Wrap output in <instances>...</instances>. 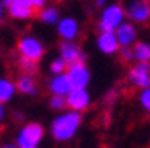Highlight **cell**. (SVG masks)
I'll list each match as a JSON object with an SVG mask.
<instances>
[{
	"instance_id": "4fadbf2b",
	"label": "cell",
	"mask_w": 150,
	"mask_h": 148,
	"mask_svg": "<svg viewBox=\"0 0 150 148\" xmlns=\"http://www.w3.org/2000/svg\"><path fill=\"white\" fill-rule=\"evenodd\" d=\"M96 47L105 56H114L121 49L114 31H100L96 37Z\"/></svg>"
},
{
	"instance_id": "d4e9b609",
	"label": "cell",
	"mask_w": 150,
	"mask_h": 148,
	"mask_svg": "<svg viewBox=\"0 0 150 148\" xmlns=\"http://www.w3.org/2000/svg\"><path fill=\"white\" fill-rule=\"evenodd\" d=\"M106 5H108L106 4V0H95V7L96 8H105Z\"/></svg>"
},
{
	"instance_id": "9a60e30c",
	"label": "cell",
	"mask_w": 150,
	"mask_h": 148,
	"mask_svg": "<svg viewBox=\"0 0 150 148\" xmlns=\"http://www.w3.org/2000/svg\"><path fill=\"white\" fill-rule=\"evenodd\" d=\"M15 86L16 91L23 93V94H30V96L38 94V83L33 75H20L18 80L15 82Z\"/></svg>"
},
{
	"instance_id": "44dd1931",
	"label": "cell",
	"mask_w": 150,
	"mask_h": 148,
	"mask_svg": "<svg viewBox=\"0 0 150 148\" xmlns=\"http://www.w3.org/2000/svg\"><path fill=\"white\" fill-rule=\"evenodd\" d=\"M65 70H67V65H65V62L60 57H57V59H54L52 62H51V65H49V72L52 75H60V73H65Z\"/></svg>"
},
{
	"instance_id": "52a82bcc",
	"label": "cell",
	"mask_w": 150,
	"mask_h": 148,
	"mask_svg": "<svg viewBox=\"0 0 150 148\" xmlns=\"http://www.w3.org/2000/svg\"><path fill=\"white\" fill-rule=\"evenodd\" d=\"M65 75L70 80L72 88H86L90 85L91 73L85 62H77V63H72V65H67Z\"/></svg>"
},
{
	"instance_id": "8992f818",
	"label": "cell",
	"mask_w": 150,
	"mask_h": 148,
	"mask_svg": "<svg viewBox=\"0 0 150 148\" xmlns=\"http://www.w3.org/2000/svg\"><path fill=\"white\" fill-rule=\"evenodd\" d=\"M127 82L140 90L150 86V62H135L127 72Z\"/></svg>"
},
{
	"instance_id": "7c38bea8",
	"label": "cell",
	"mask_w": 150,
	"mask_h": 148,
	"mask_svg": "<svg viewBox=\"0 0 150 148\" xmlns=\"http://www.w3.org/2000/svg\"><path fill=\"white\" fill-rule=\"evenodd\" d=\"M57 33L62 41H75L80 34V23L74 16H64L57 21Z\"/></svg>"
},
{
	"instance_id": "9c48e42d",
	"label": "cell",
	"mask_w": 150,
	"mask_h": 148,
	"mask_svg": "<svg viewBox=\"0 0 150 148\" xmlns=\"http://www.w3.org/2000/svg\"><path fill=\"white\" fill-rule=\"evenodd\" d=\"M116 34V39L119 42L121 47H132L135 42L139 41V30H137V25L131 21H124L114 30Z\"/></svg>"
},
{
	"instance_id": "6da1fadb",
	"label": "cell",
	"mask_w": 150,
	"mask_h": 148,
	"mask_svg": "<svg viewBox=\"0 0 150 148\" xmlns=\"http://www.w3.org/2000/svg\"><path fill=\"white\" fill-rule=\"evenodd\" d=\"M83 122L82 112L77 111H64L59 114L51 124V135L57 142H69L77 135Z\"/></svg>"
},
{
	"instance_id": "2e32d148",
	"label": "cell",
	"mask_w": 150,
	"mask_h": 148,
	"mask_svg": "<svg viewBox=\"0 0 150 148\" xmlns=\"http://www.w3.org/2000/svg\"><path fill=\"white\" fill-rule=\"evenodd\" d=\"M134 62H150V42L137 41L132 46Z\"/></svg>"
},
{
	"instance_id": "ffe728a7",
	"label": "cell",
	"mask_w": 150,
	"mask_h": 148,
	"mask_svg": "<svg viewBox=\"0 0 150 148\" xmlns=\"http://www.w3.org/2000/svg\"><path fill=\"white\" fill-rule=\"evenodd\" d=\"M139 104L147 114H150V86L139 91Z\"/></svg>"
},
{
	"instance_id": "484cf974",
	"label": "cell",
	"mask_w": 150,
	"mask_h": 148,
	"mask_svg": "<svg viewBox=\"0 0 150 148\" xmlns=\"http://www.w3.org/2000/svg\"><path fill=\"white\" fill-rule=\"evenodd\" d=\"M4 119H5V107H4V104L0 103V127H2V122H4Z\"/></svg>"
},
{
	"instance_id": "cb8c5ba5",
	"label": "cell",
	"mask_w": 150,
	"mask_h": 148,
	"mask_svg": "<svg viewBox=\"0 0 150 148\" xmlns=\"http://www.w3.org/2000/svg\"><path fill=\"white\" fill-rule=\"evenodd\" d=\"M46 4H47V0H33V5H34V10H41V8L46 7Z\"/></svg>"
},
{
	"instance_id": "ba28073f",
	"label": "cell",
	"mask_w": 150,
	"mask_h": 148,
	"mask_svg": "<svg viewBox=\"0 0 150 148\" xmlns=\"http://www.w3.org/2000/svg\"><path fill=\"white\" fill-rule=\"evenodd\" d=\"M91 96L86 88H72L65 96V104L70 111L83 112L90 107Z\"/></svg>"
},
{
	"instance_id": "5bb4252c",
	"label": "cell",
	"mask_w": 150,
	"mask_h": 148,
	"mask_svg": "<svg viewBox=\"0 0 150 148\" xmlns=\"http://www.w3.org/2000/svg\"><path fill=\"white\" fill-rule=\"evenodd\" d=\"M47 88L51 91V94L56 96H67V93L72 90V83L69 80V77L65 73L60 75H54L47 83Z\"/></svg>"
},
{
	"instance_id": "83f0119b",
	"label": "cell",
	"mask_w": 150,
	"mask_h": 148,
	"mask_svg": "<svg viewBox=\"0 0 150 148\" xmlns=\"http://www.w3.org/2000/svg\"><path fill=\"white\" fill-rule=\"evenodd\" d=\"M0 148H18L16 145H11V143H5V145H2Z\"/></svg>"
},
{
	"instance_id": "30bf717a",
	"label": "cell",
	"mask_w": 150,
	"mask_h": 148,
	"mask_svg": "<svg viewBox=\"0 0 150 148\" xmlns=\"http://www.w3.org/2000/svg\"><path fill=\"white\" fill-rule=\"evenodd\" d=\"M59 52L60 59L65 62V65L85 62V52L82 51V46L77 41H62L59 46Z\"/></svg>"
},
{
	"instance_id": "d6986e66",
	"label": "cell",
	"mask_w": 150,
	"mask_h": 148,
	"mask_svg": "<svg viewBox=\"0 0 150 148\" xmlns=\"http://www.w3.org/2000/svg\"><path fill=\"white\" fill-rule=\"evenodd\" d=\"M18 67H20V70H21L23 75H33L36 73V62H33V60L30 59H25V57L20 56L18 57Z\"/></svg>"
},
{
	"instance_id": "8fae6325",
	"label": "cell",
	"mask_w": 150,
	"mask_h": 148,
	"mask_svg": "<svg viewBox=\"0 0 150 148\" xmlns=\"http://www.w3.org/2000/svg\"><path fill=\"white\" fill-rule=\"evenodd\" d=\"M7 10L15 20H30L36 13L33 0H10Z\"/></svg>"
},
{
	"instance_id": "7a4b0ae2",
	"label": "cell",
	"mask_w": 150,
	"mask_h": 148,
	"mask_svg": "<svg viewBox=\"0 0 150 148\" xmlns=\"http://www.w3.org/2000/svg\"><path fill=\"white\" fill-rule=\"evenodd\" d=\"M126 21V10L121 4H108L101 8V15L98 20V31H114L121 23Z\"/></svg>"
},
{
	"instance_id": "3957f363",
	"label": "cell",
	"mask_w": 150,
	"mask_h": 148,
	"mask_svg": "<svg viewBox=\"0 0 150 148\" xmlns=\"http://www.w3.org/2000/svg\"><path fill=\"white\" fill-rule=\"evenodd\" d=\"M44 137V127L38 122H30L23 125L16 135V147L18 148H38Z\"/></svg>"
},
{
	"instance_id": "603a6c76",
	"label": "cell",
	"mask_w": 150,
	"mask_h": 148,
	"mask_svg": "<svg viewBox=\"0 0 150 148\" xmlns=\"http://www.w3.org/2000/svg\"><path fill=\"white\" fill-rule=\"evenodd\" d=\"M117 54L121 56V59H122L124 62H134V54H132V47H121Z\"/></svg>"
},
{
	"instance_id": "7402d4cb",
	"label": "cell",
	"mask_w": 150,
	"mask_h": 148,
	"mask_svg": "<svg viewBox=\"0 0 150 148\" xmlns=\"http://www.w3.org/2000/svg\"><path fill=\"white\" fill-rule=\"evenodd\" d=\"M49 106H51V109H54V111H64L65 107H67V104H65V96H56V94H52L51 99H49Z\"/></svg>"
},
{
	"instance_id": "ac0fdd59",
	"label": "cell",
	"mask_w": 150,
	"mask_h": 148,
	"mask_svg": "<svg viewBox=\"0 0 150 148\" xmlns=\"http://www.w3.org/2000/svg\"><path fill=\"white\" fill-rule=\"evenodd\" d=\"M39 20L44 25H57V21L60 20L59 10L56 7H44L39 10Z\"/></svg>"
},
{
	"instance_id": "277c9868",
	"label": "cell",
	"mask_w": 150,
	"mask_h": 148,
	"mask_svg": "<svg viewBox=\"0 0 150 148\" xmlns=\"http://www.w3.org/2000/svg\"><path fill=\"white\" fill-rule=\"evenodd\" d=\"M124 10L126 18L134 25H147L150 21V0H131Z\"/></svg>"
},
{
	"instance_id": "e0dca14e",
	"label": "cell",
	"mask_w": 150,
	"mask_h": 148,
	"mask_svg": "<svg viewBox=\"0 0 150 148\" xmlns=\"http://www.w3.org/2000/svg\"><path fill=\"white\" fill-rule=\"evenodd\" d=\"M16 86L15 82H11L10 78H0V103H8L11 98L15 96Z\"/></svg>"
},
{
	"instance_id": "4316f807",
	"label": "cell",
	"mask_w": 150,
	"mask_h": 148,
	"mask_svg": "<svg viewBox=\"0 0 150 148\" xmlns=\"http://www.w3.org/2000/svg\"><path fill=\"white\" fill-rule=\"evenodd\" d=\"M4 11H5V7H4V4H2V0H0V20L4 16Z\"/></svg>"
},
{
	"instance_id": "5b68a950",
	"label": "cell",
	"mask_w": 150,
	"mask_h": 148,
	"mask_svg": "<svg viewBox=\"0 0 150 148\" xmlns=\"http://www.w3.org/2000/svg\"><path fill=\"white\" fill-rule=\"evenodd\" d=\"M18 52L20 56L25 57V59H30L33 62H39L44 56V44H42L38 37L34 36H25L18 41Z\"/></svg>"
}]
</instances>
